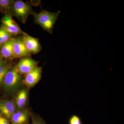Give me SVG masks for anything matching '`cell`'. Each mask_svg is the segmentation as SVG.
<instances>
[{"label": "cell", "mask_w": 124, "mask_h": 124, "mask_svg": "<svg viewBox=\"0 0 124 124\" xmlns=\"http://www.w3.org/2000/svg\"><path fill=\"white\" fill-rule=\"evenodd\" d=\"M23 84V79L14 64L5 76L2 89L5 94L12 95L19 91Z\"/></svg>", "instance_id": "1"}, {"label": "cell", "mask_w": 124, "mask_h": 124, "mask_svg": "<svg viewBox=\"0 0 124 124\" xmlns=\"http://www.w3.org/2000/svg\"><path fill=\"white\" fill-rule=\"evenodd\" d=\"M60 13V10L53 13L41 9L40 13H36L33 15L34 23L39 25L43 30L52 34L54 24Z\"/></svg>", "instance_id": "2"}, {"label": "cell", "mask_w": 124, "mask_h": 124, "mask_svg": "<svg viewBox=\"0 0 124 124\" xmlns=\"http://www.w3.org/2000/svg\"><path fill=\"white\" fill-rule=\"evenodd\" d=\"M35 13L31 3H26L21 0H14L9 15L17 18L24 24L29 16H33Z\"/></svg>", "instance_id": "3"}, {"label": "cell", "mask_w": 124, "mask_h": 124, "mask_svg": "<svg viewBox=\"0 0 124 124\" xmlns=\"http://www.w3.org/2000/svg\"><path fill=\"white\" fill-rule=\"evenodd\" d=\"M1 26L10 33L12 36L24 35L23 31L18 24L14 20L12 16L8 14H5L0 20Z\"/></svg>", "instance_id": "4"}, {"label": "cell", "mask_w": 124, "mask_h": 124, "mask_svg": "<svg viewBox=\"0 0 124 124\" xmlns=\"http://www.w3.org/2000/svg\"><path fill=\"white\" fill-rule=\"evenodd\" d=\"M39 62L33 60L31 57L21 58L17 64L15 65L18 72L21 75H26L36 67L38 66Z\"/></svg>", "instance_id": "5"}, {"label": "cell", "mask_w": 124, "mask_h": 124, "mask_svg": "<svg viewBox=\"0 0 124 124\" xmlns=\"http://www.w3.org/2000/svg\"><path fill=\"white\" fill-rule=\"evenodd\" d=\"M22 36L24 45L31 54H36L42 49V46L38 38L32 37L26 32Z\"/></svg>", "instance_id": "6"}, {"label": "cell", "mask_w": 124, "mask_h": 124, "mask_svg": "<svg viewBox=\"0 0 124 124\" xmlns=\"http://www.w3.org/2000/svg\"><path fill=\"white\" fill-rule=\"evenodd\" d=\"M23 40L22 36L14 38L13 45V58H21L24 57H31Z\"/></svg>", "instance_id": "7"}, {"label": "cell", "mask_w": 124, "mask_h": 124, "mask_svg": "<svg viewBox=\"0 0 124 124\" xmlns=\"http://www.w3.org/2000/svg\"><path fill=\"white\" fill-rule=\"evenodd\" d=\"M42 68L41 67H36L29 73L25 75L23 79V84L28 88L35 86L40 80L42 75Z\"/></svg>", "instance_id": "8"}, {"label": "cell", "mask_w": 124, "mask_h": 124, "mask_svg": "<svg viewBox=\"0 0 124 124\" xmlns=\"http://www.w3.org/2000/svg\"><path fill=\"white\" fill-rule=\"evenodd\" d=\"M16 108L13 101L7 99H0V113L4 117L10 120Z\"/></svg>", "instance_id": "9"}, {"label": "cell", "mask_w": 124, "mask_h": 124, "mask_svg": "<svg viewBox=\"0 0 124 124\" xmlns=\"http://www.w3.org/2000/svg\"><path fill=\"white\" fill-rule=\"evenodd\" d=\"M17 93L13 102L16 107V111L23 110L27 101L28 89L27 88L23 89Z\"/></svg>", "instance_id": "10"}, {"label": "cell", "mask_w": 124, "mask_h": 124, "mask_svg": "<svg viewBox=\"0 0 124 124\" xmlns=\"http://www.w3.org/2000/svg\"><path fill=\"white\" fill-rule=\"evenodd\" d=\"M15 37H13L0 46V51L2 57L5 60H13V45Z\"/></svg>", "instance_id": "11"}, {"label": "cell", "mask_w": 124, "mask_h": 124, "mask_svg": "<svg viewBox=\"0 0 124 124\" xmlns=\"http://www.w3.org/2000/svg\"><path fill=\"white\" fill-rule=\"evenodd\" d=\"M30 113L27 110L16 111L11 116V124H28Z\"/></svg>", "instance_id": "12"}, {"label": "cell", "mask_w": 124, "mask_h": 124, "mask_svg": "<svg viewBox=\"0 0 124 124\" xmlns=\"http://www.w3.org/2000/svg\"><path fill=\"white\" fill-rule=\"evenodd\" d=\"M14 65L12 60H7L4 59L0 63V90L2 89L7 72Z\"/></svg>", "instance_id": "13"}, {"label": "cell", "mask_w": 124, "mask_h": 124, "mask_svg": "<svg viewBox=\"0 0 124 124\" xmlns=\"http://www.w3.org/2000/svg\"><path fill=\"white\" fill-rule=\"evenodd\" d=\"M14 0H0V13L9 14Z\"/></svg>", "instance_id": "14"}, {"label": "cell", "mask_w": 124, "mask_h": 124, "mask_svg": "<svg viewBox=\"0 0 124 124\" xmlns=\"http://www.w3.org/2000/svg\"><path fill=\"white\" fill-rule=\"evenodd\" d=\"M13 37L5 29L0 26V46Z\"/></svg>", "instance_id": "15"}, {"label": "cell", "mask_w": 124, "mask_h": 124, "mask_svg": "<svg viewBox=\"0 0 124 124\" xmlns=\"http://www.w3.org/2000/svg\"><path fill=\"white\" fill-rule=\"evenodd\" d=\"M68 124H83L81 118L77 115H72L69 117Z\"/></svg>", "instance_id": "16"}, {"label": "cell", "mask_w": 124, "mask_h": 124, "mask_svg": "<svg viewBox=\"0 0 124 124\" xmlns=\"http://www.w3.org/2000/svg\"><path fill=\"white\" fill-rule=\"evenodd\" d=\"M31 124H46L45 122L42 120L39 119V118L34 117V116L32 117Z\"/></svg>", "instance_id": "17"}, {"label": "cell", "mask_w": 124, "mask_h": 124, "mask_svg": "<svg viewBox=\"0 0 124 124\" xmlns=\"http://www.w3.org/2000/svg\"><path fill=\"white\" fill-rule=\"evenodd\" d=\"M0 124H10L8 120L5 117L2 116H0Z\"/></svg>", "instance_id": "18"}, {"label": "cell", "mask_w": 124, "mask_h": 124, "mask_svg": "<svg viewBox=\"0 0 124 124\" xmlns=\"http://www.w3.org/2000/svg\"><path fill=\"white\" fill-rule=\"evenodd\" d=\"M3 59V58H2V55H1V54L0 51V63L2 61Z\"/></svg>", "instance_id": "19"}, {"label": "cell", "mask_w": 124, "mask_h": 124, "mask_svg": "<svg viewBox=\"0 0 124 124\" xmlns=\"http://www.w3.org/2000/svg\"><path fill=\"white\" fill-rule=\"evenodd\" d=\"M2 116V115H1V114L0 113V116Z\"/></svg>", "instance_id": "20"}, {"label": "cell", "mask_w": 124, "mask_h": 124, "mask_svg": "<svg viewBox=\"0 0 124 124\" xmlns=\"http://www.w3.org/2000/svg\"></svg>", "instance_id": "21"}]
</instances>
